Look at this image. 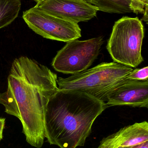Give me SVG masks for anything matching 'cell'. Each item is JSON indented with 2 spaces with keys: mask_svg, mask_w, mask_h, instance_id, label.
Instances as JSON below:
<instances>
[{
  "mask_svg": "<svg viewBox=\"0 0 148 148\" xmlns=\"http://www.w3.org/2000/svg\"><path fill=\"white\" fill-rule=\"evenodd\" d=\"M89 3L99 10L107 13L123 14L132 12L129 0H89Z\"/></svg>",
  "mask_w": 148,
  "mask_h": 148,
  "instance_id": "obj_11",
  "label": "cell"
},
{
  "mask_svg": "<svg viewBox=\"0 0 148 148\" xmlns=\"http://www.w3.org/2000/svg\"><path fill=\"white\" fill-rule=\"evenodd\" d=\"M108 106L148 108V80L126 79L108 96Z\"/></svg>",
  "mask_w": 148,
  "mask_h": 148,
  "instance_id": "obj_8",
  "label": "cell"
},
{
  "mask_svg": "<svg viewBox=\"0 0 148 148\" xmlns=\"http://www.w3.org/2000/svg\"><path fill=\"white\" fill-rule=\"evenodd\" d=\"M148 141V123H136L103 138L97 148H129Z\"/></svg>",
  "mask_w": 148,
  "mask_h": 148,
  "instance_id": "obj_9",
  "label": "cell"
},
{
  "mask_svg": "<svg viewBox=\"0 0 148 148\" xmlns=\"http://www.w3.org/2000/svg\"><path fill=\"white\" fill-rule=\"evenodd\" d=\"M36 5L50 14L77 23L91 20L99 11L86 0H44Z\"/></svg>",
  "mask_w": 148,
  "mask_h": 148,
  "instance_id": "obj_7",
  "label": "cell"
},
{
  "mask_svg": "<svg viewBox=\"0 0 148 148\" xmlns=\"http://www.w3.org/2000/svg\"><path fill=\"white\" fill-rule=\"evenodd\" d=\"M34 1H35L36 3H40L41 2L43 1L44 0H34Z\"/></svg>",
  "mask_w": 148,
  "mask_h": 148,
  "instance_id": "obj_16",
  "label": "cell"
},
{
  "mask_svg": "<svg viewBox=\"0 0 148 148\" xmlns=\"http://www.w3.org/2000/svg\"></svg>",
  "mask_w": 148,
  "mask_h": 148,
  "instance_id": "obj_18",
  "label": "cell"
},
{
  "mask_svg": "<svg viewBox=\"0 0 148 148\" xmlns=\"http://www.w3.org/2000/svg\"><path fill=\"white\" fill-rule=\"evenodd\" d=\"M103 42L102 36L68 42L57 52L52 66L57 72L66 74L74 75L87 70L98 57Z\"/></svg>",
  "mask_w": 148,
  "mask_h": 148,
  "instance_id": "obj_5",
  "label": "cell"
},
{
  "mask_svg": "<svg viewBox=\"0 0 148 148\" xmlns=\"http://www.w3.org/2000/svg\"><path fill=\"white\" fill-rule=\"evenodd\" d=\"M127 79L137 81H145L148 79V67L136 69L133 70L127 77Z\"/></svg>",
  "mask_w": 148,
  "mask_h": 148,
  "instance_id": "obj_13",
  "label": "cell"
},
{
  "mask_svg": "<svg viewBox=\"0 0 148 148\" xmlns=\"http://www.w3.org/2000/svg\"><path fill=\"white\" fill-rule=\"evenodd\" d=\"M129 1H130V0H129Z\"/></svg>",
  "mask_w": 148,
  "mask_h": 148,
  "instance_id": "obj_17",
  "label": "cell"
},
{
  "mask_svg": "<svg viewBox=\"0 0 148 148\" xmlns=\"http://www.w3.org/2000/svg\"><path fill=\"white\" fill-rule=\"evenodd\" d=\"M148 3V0H130V8L132 12L136 14H143L147 17Z\"/></svg>",
  "mask_w": 148,
  "mask_h": 148,
  "instance_id": "obj_12",
  "label": "cell"
},
{
  "mask_svg": "<svg viewBox=\"0 0 148 148\" xmlns=\"http://www.w3.org/2000/svg\"><path fill=\"white\" fill-rule=\"evenodd\" d=\"M129 148H148V141L137 144Z\"/></svg>",
  "mask_w": 148,
  "mask_h": 148,
  "instance_id": "obj_15",
  "label": "cell"
},
{
  "mask_svg": "<svg viewBox=\"0 0 148 148\" xmlns=\"http://www.w3.org/2000/svg\"><path fill=\"white\" fill-rule=\"evenodd\" d=\"M22 17L30 29L46 39L67 42L81 36L78 23L50 14L36 5L23 11Z\"/></svg>",
  "mask_w": 148,
  "mask_h": 148,
  "instance_id": "obj_6",
  "label": "cell"
},
{
  "mask_svg": "<svg viewBox=\"0 0 148 148\" xmlns=\"http://www.w3.org/2000/svg\"><path fill=\"white\" fill-rule=\"evenodd\" d=\"M21 7L20 0H0V29L8 26L17 18Z\"/></svg>",
  "mask_w": 148,
  "mask_h": 148,
  "instance_id": "obj_10",
  "label": "cell"
},
{
  "mask_svg": "<svg viewBox=\"0 0 148 148\" xmlns=\"http://www.w3.org/2000/svg\"><path fill=\"white\" fill-rule=\"evenodd\" d=\"M57 77L48 68L27 56L12 62L8 87L0 94L5 112L20 120L27 142L36 148L45 139L44 114L50 97L58 90Z\"/></svg>",
  "mask_w": 148,
  "mask_h": 148,
  "instance_id": "obj_1",
  "label": "cell"
},
{
  "mask_svg": "<svg viewBox=\"0 0 148 148\" xmlns=\"http://www.w3.org/2000/svg\"><path fill=\"white\" fill-rule=\"evenodd\" d=\"M144 26L138 17L125 16L115 23L107 48L114 62L136 68L143 61Z\"/></svg>",
  "mask_w": 148,
  "mask_h": 148,
  "instance_id": "obj_4",
  "label": "cell"
},
{
  "mask_svg": "<svg viewBox=\"0 0 148 148\" xmlns=\"http://www.w3.org/2000/svg\"><path fill=\"white\" fill-rule=\"evenodd\" d=\"M133 70L117 62H102L67 78L57 77L56 82L59 89L80 90L105 102Z\"/></svg>",
  "mask_w": 148,
  "mask_h": 148,
  "instance_id": "obj_3",
  "label": "cell"
},
{
  "mask_svg": "<svg viewBox=\"0 0 148 148\" xmlns=\"http://www.w3.org/2000/svg\"><path fill=\"white\" fill-rule=\"evenodd\" d=\"M5 119L4 118H0V142L2 140L3 133L5 127Z\"/></svg>",
  "mask_w": 148,
  "mask_h": 148,
  "instance_id": "obj_14",
  "label": "cell"
},
{
  "mask_svg": "<svg viewBox=\"0 0 148 148\" xmlns=\"http://www.w3.org/2000/svg\"><path fill=\"white\" fill-rule=\"evenodd\" d=\"M108 107L85 92L58 89L49 98L44 112L45 137L59 148L83 147L94 123Z\"/></svg>",
  "mask_w": 148,
  "mask_h": 148,
  "instance_id": "obj_2",
  "label": "cell"
}]
</instances>
